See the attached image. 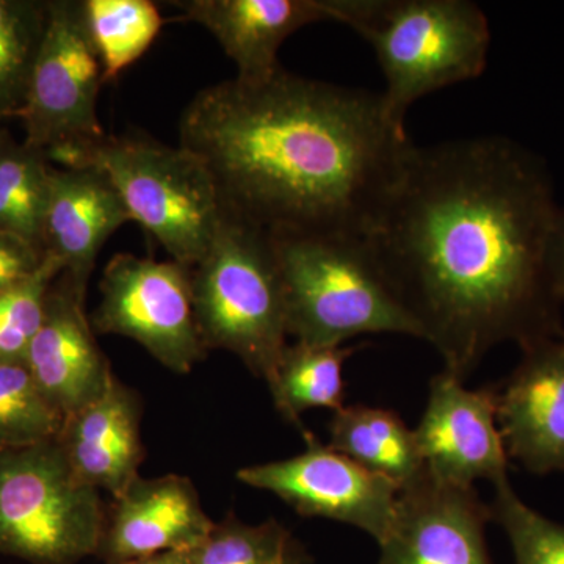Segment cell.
Returning <instances> with one entry per match:
<instances>
[{
    "instance_id": "6da1fadb",
    "label": "cell",
    "mask_w": 564,
    "mask_h": 564,
    "mask_svg": "<svg viewBox=\"0 0 564 564\" xmlns=\"http://www.w3.org/2000/svg\"><path fill=\"white\" fill-rule=\"evenodd\" d=\"M551 174L505 137L411 148L367 239L445 372L466 381L497 345L564 337L545 274Z\"/></svg>"
},
{
    "instance_id": "7a4b0ae2",
    "label": "cell",
    "mask_w": 564,
    "mask_h": 564,
    "mask_svg": "<svg viewBox=\"0 0 564 564\" xmlns=\"http://www.w3.org/2000/svg\"><path fill=\"white\" fill-rule=\"evenodd\" d=\"M180 144L223 209L280 232L369 236L413 143L381 93L295 76L223 80L187 104Z\"/></svg>"
},
{
    "instance_id": "3957f363",
    "label": "cell",
    "mask_w": 564,
    "mask_h": 564,
    "mask_svg": "<svg viewBox=\"0 0 564 564\" xmlns=\"http://www.w3.org/2000/svg\"><path fill=\"white\" fill-rule=\"evenodd\" d=\"M284 284L288 333L296 343L344 345L362 334L423 340L367 236L270 234Z\"/></svg>"
},
{
    "instance_id": "277c9868",
    "label": "cell",
    "mask_w": 564,
    "mask_h": 564,
    "mask_svg": "<svg viewBox=\"0 0 564 564\" xmlns=\"http://www.w3.org/2000/svg\"><path fill=\"white\" fill-rule=\"evenodd\" d=\"M340 24L373 47L386 79V113L404 129L423 96L481 76L488 18L469 0H339Z\"/></svg>"
},
{
    "instance_id": "5b68a950",
    "label": "cell",
    "mask_w": 564,
    "mask_h": 564,
    "mask_svg": "<svg viewBox=\"0 0 564 564\" xmlns=\"http://www.w3.org/2000/svg\"><path fill=\"white\" fill-rule=\"evenodd\" d=\"M193 306L207 350L242 359L269 384L288 347V310L270 232L223 209L209 250L192 269Z\"/></svg>"
},
{
    "instance_id": "8992f818",
    "label": "cell",
    "mask_w": 564,
    "mask_h": 564,
    "mask_svg": "<svg viewBox=\"0 0 564 564\" xmlns=\"http://www.w3.org/2000/svg\"><path fill=\"white\" fill-rule=\"evenodd\" d=\"M55 166H93L139 223L172 256L193 269L209 250L223 206L209 172L191 151L143 135L106 137Z\"/></svg>"
},
{
    "instance_id": "52a82bcc",
    "label": "cell",
    "mask_w": 564,
    "mask_h": 564,
    "mask_svg": "<svg viewBox=\"0 0 564 564\" xmlns=\"http://www.w3.org/2000/svg\"><path fill=\"white\" fill-rule=\"evenodd\" d=\"M107 510L57 440L0 451V554L32 564L96 555Z\"/></svg>"
},
{
    "instance_id": "ba28073f",
    "label": "cell",
    "mask_w": 564,
    "mask_h": 564,
    "mask_svg": "<svg viewBox=\"0 0 564 564\" xmlns=\"http://www.w3.org/2000/svg\"><path fill=\"white\" fill-rule=\"evenodd\" d=\"M102 84L84 0H47L46 31L18 117L24 143L55 163L101 141L107 135L98 117Z\"/></svg>"
},
{
    "instance_id": "9c48e42d",
    "label": "cell",
    "mask_w": 564,
    "mask_h": 564,
    "mask_svg": "<svg viewBox=\"0 0 564 564\" xmlns=\"http://www.w3.org/2000/svg\"><path fill=\"white\" fill-rule=\"evenodd\" d=\"M99 289L93 332L135 340L174 373H191L206 358L188 267L118 252L107 262Z\"/></svg>"
},
{
    "instance_id": "30bf717a",
    "label": "cell",
    "mask_w": 564,
    "mask_h": 564,
    "mask_svg": "<svg viewBox=\"0 0 564 564\" xmlns=\"http://www.w3.org/2000/svg\"><path fill=\"white\" fill-rule=\"evenodd\" d=\"M303 454L237 470L251 488L280 497L304 518H325L362 530L378 544L395 516L400 486L366 469L304 430Z\"/></svg>"
},
{
    "instance_id": "8fae6325",
    "label": "cell",
    "mask_w": 564,
    "mask_h": 564,
    "mask_svg": "<svg viewBox=\"0 0 564 564\" xmlns=\"http://www.w3.org/2000/svg\"><path fill=\"white\" fill-rule=\"evenodd\" d=\"M489 521L491 508L474 486L448 484L423 467L400 489L378 564H492Z\"/></svg>"
},
{
    "instance_id": "7c38bea8",
    "label": "cell",
    "mask_w": 564,
    "mask_h": 564,
    "mask_svg": "<svg viewBox=\"0 0 564 564\" xmlns=\"http://www.w3.org/2000/svg\"><path fill=\"white\" fill-rule=\"evenodd\" d=\"M463 383L445 370L434 375L415 441L426 469L441 480L496 485L508 478L510 462L497 423V389Z\"/></svg>"
},
{
    "instance_id": "4fadbf2b",
    "label": "cell",
    "mask_w": 564,
    "mask_h": 564,
    "mask_svg": "<svg viewBox=\"0 0 564 564\" xmlns=\"http://www.w3.org/2000/svg\"><path fill=\"white\" fill-rule=\"evenodd\" d=\"M497 423L508 459L534 475L564 470V337L522 350L497 389Z\"/></svg>"
},
{
    "instance_id": "5bb4252c",
    "label": "cell",
    "mask_w": 564,
    "mask_h": 564,
    "mask_svg": "<svg viewBox=\"0 0 564 564\" xmlns=\"http://www.w3.org/2000/svg\"><path fill=\"white\" fill-rule=\"evenodd\" d=\"M214 525L191 478L139 477L107 511L96 556L104 564H132L165 552L191 551Z\"/></svg>"
},
{
    "instance_id": "9a60e30c",
    "label": "cell",
    "mask_w": 564,
    "mask_h": 564,
    "mask_svg": "<svg viewBox=\"0 0 564 564\" xmlns=\"http://www.w3.org/2000/svg\"><path fill=\"white\" fill-rule=\"evenodd\" d=\"M25 367L47 403L62 415L79 413L101 399L115 373L104 355L85 304L57 278L44 317L25 352Z\"/></svg>"
},
{
    "instance_id": "2e32d148",
    "label": "cell",
    "mask_w": 564,
    "mask_h": 564,
    "mask_svg": "<svg viewBox=\"0 0 564 564\" xmlns=\"http://www.w3.org/2000/svg\"><path fill=\"white\" fill-rule=\"evenodd\" d=\"M129 221L120 195L99 170L52 163L43 250L61 263V280L80 303L104 245Z\"/></svg>"
},
{
    "instance_id": "e0dca14e",
    "label": "cell",
    "mask_w": 564,
    "mask_h": 564,
    "mask_svg": "<svg viewBox=\"0 0 564 564\" xmlns=\"http://www.w3.org/2000/svg\"><path fill=\"white\" fill-rule=\"evenodd\" d=\"M173 6L214 35L236 63V77L250 82L282 68L278 54L293 33L339 20V0H177Z\"/></svg>"
},
{
    "instance_id": "ac0fdd59",
    "label": "cell",
    "mask_w": 564,
    "mask_h": 564,
    "mask_svg": "<svg viewBox=\"0 0 564 564\" xmlns=\"http://www.w3.org/2000/svg\"><path fill=\"white\" fill-rule=\"evenodd\" d=\"M141 414L139 393L113 377L101 399L63 419L55 440L82 480L117 499L140 477Z\"/></svg>"
},
{
    "instance_id": "d6986e66",
    "label": "cell",
    "mask_w": 564,
    "mask_h": 564,
    "mask_svg": "<svg viewBox=\"0 0 564 564\" xmlns=\"http://www.w3.org/2000/svg\"><path fill=\"white\" fill-rule=\"evenodd\" d=\"M328 432L329 447L400 488L413 481L425 467L414 430L386 408H340L334 411Z\"/></svg>"
},
{
    "instance_id": "ffe728a7",
    "label": "cell",
    "mask_w": 564,
    "mask_h": 564,
    "mask_svg": "<svg viewBox=\"0 0 564 564\" xmlns=\"http://www.w3.org/2000/svg\"><path fill=\"white\" fill-rule=\"evenodd\" d=\"M361 347L295 343L285 347L269 389L274 408L304 432L302 414L344 408V364Z\"/></svg>"
},
{
    "instance_id": "44dd1931",
    "label": "cell",
    "mask_w": 564,
    "mask_h": 564,
    "mask_svg": "<svg viewBox=\"0 0 564 564\" xmlns=\"http://www.w3.org/2000/svg\"><path fill=\"white\" fill-rule=\"evenodd\" d=\"M51 172L46 152L0 128V232L13 234L43 250Z\"/></svg>"
},
{
    "instance_id": "7402d4cb",
    "label": "cell",
    "mask_w": 564,
    "mask_h": 564,
    "mask_svg": "<svg viewBox=\"0 0 564 564\" xmlns=\"http://www.w3.org/2000/svg\"><path fill=\"white\" fill-rule=\"evenodd\" d=\"M85 17L104 69L113 82L161 35L162 11L151 0H84Z\"/></svg>"
},
{
    "instance_id": "603a6c76",
    "label": "cell",
    "mask_w": 564,
    "mask_h": 564,
    "mask_svg": "<svg viewBox=\"0 0 564 564\" xmlns=\"http://www.w3.org/2000/svg\"><path fill=\"white\" fill-rule=\"evenodd\" d=\"M46 20L47 0H0V121L24 109Z\"/></svg>"
},
{
    "instance_id": "cb8c5ba5",
    "label": "cell",
    "mask_w": 564,
    "mask_h": 564,
    "mask_svg": "<svg viewBox=\"0 0 564 564\" xmlns=\"http://www.w3.org/2000/svg\"><path fill=\"white\" fill-rule=\"evenodd\" d=\"M191 564H311L306 549L280 522L245 524L229 514L188 551Z\"/></svg>"
},
{
    "instance_id": "d4e9b609",
    "label": "cell",
    "mask_w": 564,
    "mask_h": 564,
    "mask_svg": "<svg viewBox=\"0 0 564 564\" xmlns=\"http://www.w3.org/2000/svg\"><path fill=\"white\" fill-rule=\"evenodd\" d=\"M62 425L25 364L0 362V451L55 440Z\"/></svg>"
},
{
    "instance_id": "484cf974",
    "label": "cell",
    "mask_w": 564,
    "mask_h": 564,
    "mask_svg": "<svg viewBox=\"0 0 564 564\" xmlns=\"http://www.w3.org/2000/svg\"><path fill=\"white\" fill-rule=\"evenodd\" d=\"M513 549L514 564H564V524L529 507L514 491L510 478L494 485L489 505Z\"/></svg>"
},
{
    "instance_id": "4316f807",
    "label": "cell",
    "mask_w": 564,
    "mask_h": 564,
    "mask_svg": "<svg viewBox=\"0 0 564 564\" xmlns=\"http://www.w3.org/2000/svg\"><path fill=\"white\" fill-rule=\"evenodd\" d=\"M63 270L46 256L35 276L0 292V362H24L44 317L47 293Z\"/></svg>"
},
{
    "instance_id": "83f0119b",
    "label": "cell",
    "mask_w": 564,
    "mask_h": 564,
    "mask_svg": "<svg viewBox=\"0 0 564 564\" xmlns=\"http://www.w3.org/2000/svg\"><path fill=\"white\" fill-rule=\"evenodd\" d=\"M46 254L21 237L0 232V292L31 280L40 272Z\"/></svg>"
},
{
    "instance_id": "f1b7e54d",
    "label": "cell",
    "mask_w": 564,
    "mask_h": 564,
    "mask_svg": "<svg viewBox=\"0 0 564 564\" xmlns=\"http://www.w3.org/2000/svg\"><path fill=\"white\" fill-rule=\"evenodd\" d=\"M545 274L556 302L564 303V209L558 207L545 248Z\"/></svg>"
},
{
    "instance_id": "f546056e",
    "label": "cell",
    "mask_w": 564,
    "mask_h": 564,
    "mask_svg": "<svg viewBox=\"0 0 564 564\" xmlns=\"http://www.w3.org/2000/svg\"><path fill=\"white\" fill-rule=\"evenodd\" d=\"M132 564H191V555L188 551L165 552V554L150 556Z\"/></svg>"
}]
</instances>
